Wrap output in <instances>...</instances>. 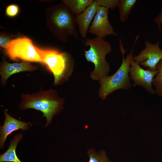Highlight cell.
<instances>
[{
    "instance_id": "cell-1",
    "label": "cell",
    "mask_w": 162,
    "mask_h": 162,
    "mask_svg": "<svg viewBox=\"0 0 162 162\" xmlns=\"http://www.w3.org/2000/svg\"><path fill=\"white\" fill-rule=\"evenodd\" d=\"M19 106L21 110L33 109L40 111L46 120V128L52 122L54 116L63 108L64 99L60 97L55 90L50 89L31 94H23Z\"/></svg>"
},
{
    "instance_id": "cell-2",
    "label": "cell",
    "mask_w": 162,
    "mask_h": 162,
    "mask_svg": "<svg viewBox=\"0 0 162 162\" xmlns=\"http://www.w3.org/2000/svg\"><path fill=\"white\" fill-rule=\"evenodd\" d=\"M138 38L139 36L137 35L133 48L126 58L124 57L125 50L123 47L120 49L122 60L116 72L111 75L104 77L99 81L100 85L98 93L100 98L105 99L109 94L116 90L119 89L128 90L132 86L130 81L129 70L131 63L134 60V48Z\"/></svg>"
},
{
    "instance_id": "cell-3",
    "label": "cell",
    "mask_w": 162,
    "mask_h": 162,
    "mask_svg": "<svg viewBox=\"0 0 162 162\" xmlns=\"http://www.w3.org/2000/svg\"><path fill=\"white\" fill-rule=\"evenodd\" d=\"M48 20L50 29L60 41L65 42L70 36L77 37L76 15L64 3L50 9Z\"/></svg>"
},
{
    "instance_id": "cell-4",
    "label": "cell",
    "mask_w": 162,
    "mask_h": 162,
    "mask_svg": "<svg viewBox=\"0 0 162 162\" xmlns=\"http://www.w3.org/2000/svg\"><path fill=\"white\" fill-rule=\"evenodd\" d=\"M82 41L86 46H89L88 50H84L85 58L87 62L92 63L94 66L90 76L94 80L100 81L108 76L110 71V64L106 57L111 51V46L108 41L98 37Z\"/></svg>"
},
{
    "instance_id": "cell-5",
    "label": "cell",
    "mask_w": 162,
    "mask_h": 162,
    "mask_svg": "<svg viewBox=\"0 0 162 162\" xmlns=\"http://www.w3.org/2000/svg\"><path fill=\"white\" fill-rule=\"evenodd\" d=\"M39 51L42 63L46 65L54 76L55 85L61 83L71 75L73 64L67 54L54 50L39 48Z\"/></svg>"
},
{
    "instance_id": "cell-6",
    "label": "cell",
    "mask_w": 162,
    "mask_h": 162,
    "mask_svg": "<svg viewBox=\"0 0 162 162\" xmlns=\"http://www.w3.org/2000/svg\"><path fill=\"white\" fill-rule=\"evenodd\" d=\"M38 49L30 39L24 37L12 40L5 50L6 54L13 60L20 59L29 62L42 63Z\"/></svg>"
},
{
    "instance_id": "cell-7",
    "label": "cell",
    "mask_w": 162,
    "mask_h": 162,
    "mask_svg": "<svg viewBox=\"0 0 162 162\" xmlns=\"http://www.w3.org/2000/svg\"><path fill=\"white\" fill-rule=\"evenodd\" d=\"M145 45V48L134 56V60L146 69L156 70L157 64L162 59V50L160 48L159 42L153 44L146 40Z\"/></svg>"
},
{
    "instance_id": "cell-8",
    "label": "cell",
    "mask_w": 162,
    "mask_h": 162,
    "mask_svg": "<svg viewBox=\"0 0 162 162\" xmlns=\"http://www.w3.org/2000/svg\"><path fill=\"white\" fill-rule=\"evenodd\" d=\"M157 73L156 70H151L142 68L139 63L132 61L129 68V75L133 83L132 86H141L152 94L155 93L152 86L154 78Z\"/></svg>"
},
{
    "instance_id": "cell-9",
    "label": "cell",
    "mask_w": 162,
    "mask_h": 162,
    "mask_svg": "<svg viewBox=\"0 0 162 162\" xmlns=\"http://www.w3.org/2000/svg\"><path fill=\"white\" fill-rule=\"evenodd\" d=\"M109 8L99 6L88 29L89 33L103 38L109 35L117 36L108 19Z\"/></svg>"
},
{
    "instance_id": "cell-10",
    "label": "cell",
    "mask_w": 162,
    "mask_h": 162,
    "mask_svg": "<svg viewBox=\"0 0 162 162\" xmlns=\"http://www.w3.org/2000/svg\"><path fill=\"white\" fill-rule=\"evenodd\" d=\"M5 119L2 125L0 127V148L2 149L8 136L12 132L19 130L22 131L27 130L29 128L31 122L18 120L9 114L7 111H4Z\"/></svg>"
},
{
    "instance_id": "cell-11",
    "label": "cell",
    "mask_w": 162,
    "mask_h": 162,
    "mask_svg": "<svg viewBox=\"0 0 162 162\" xmlns=\"http://www.w3.org/2000/svg\"><path fill=\"white\" fill-rule=\"evenodd\" d=\"M37 69V67L32 65L29 62L23 61L20 63H10L4 59L0 69L2 84L5 86L8 79L12 74L23 71H34Z\"/></svg>"
},
{
    "instance_id": "cell-12",
    "label": "cell",
    "mask_w": 162,
    "mask_h": 162,
    "mask_svg": "<svg viewBox=\"0 0 162 162\" xmlns=\"http://www.w3.org/2000/svg\"><path fill=\"white\" fill-rule=\"evenodd\" d=\"M100 6L97 0L93 2L80 14L76 16L79 33L83 38L86 37L89 25Z\"/></svg>"
},
{
    "instance_id": "cell-13",
    "label": "cell",
    "mask_w": 162,
    "mask_h": 162,
    "mask_svg": "<svg viewBox=\"0 0 162 162\" xmlns=\"http://www.w3.org/2000/svg\"><path fill=\"white\" fill-rule=\"evenodd\" d=\"M22 137V134H18L11 140L7 150L0 155V162H22L18 158L16 149Z\"/></svg>"
},
{
    "instance_id": "cell-14",
    "label": "cell",
    "mask_w": 162,
    "mask_h": 162,
    "mask_svg": "<svg viewBox=\"0 0 162 162\" xmlns=\"http://www.w3.org/2000/svg\"><path fill=\"white\" fill-rule=\"evenodd\" d=\"M93 0H64L63 3L67 5L75 15L83 12L94 2Z\"/></svg>"
},
{
    "instance_id": "cell-15",
    "label": "cell",
    "mask_w": 162,
    "mask_h": 162,
    "mask_svg": "<svg viewBox=\"0 0 162 162\" xmlns=\"http://www.w3.org/2000/svg\"><path fill=\"white\" fill-rule=\"evenodd\" d=\"M136 2V0H120L118 7L119 19L122 22H124L128 19Z\"/></svg>"
},
{
    "instance_id": "cell-16",
    "label": "cell",
    "mask_w": 162,
    "mask_h": 162,
    "mask_svg": "<svg viewBox=\"0 0 162 162\" xmlns=\"http://www.w3.org/2000/svg\"><path fill=\"white\" fill-rule=\"evenodd\" d=\"M157 73L153 78L152 85L155 87V92L157 95L162 96V59L156 66Z\"/></svg>"
},
{
    "instance_id": "cell-17",
    "label": "cell",
    "mask_w": 162,
    "mask_h": 162,
    "mask_svg": "<svg viewBox=\"0 0 162 162\" xmlns=\"http://www.w3.org/2000/svg\"><path fill=\"white\" fill-rule=\"evenodd\" d=\"M87 153L89 157L88 162H112L108 159L104 150L98 153L91 148L88 151Z\"/></svg>"
},
{
    "instance_id": "cell-18",
    "label": "cell",
    "mask_w": 162,
    "mask_h": 162,
    "mask_svg": "<svg viewBox=\"0 0 162 162\" xmlns=\"http://www.w3.org/2000/svg\"><path fill=\"white\" fill-rule=\"evenodd\" d=\"M100 6L113 9L118 7L120 0H97Z\"/></svg>"
},
{
    "instance_id": "cell-19",
    "label": "cell",
    "mask_w": 162,
    "mask_h": 162,
    "mask_svg": "<svg viewBox=\"0 0 162 162\" xmlns=\"http://www.w3.org/2000/svg\"><path fill=\"white\" fill-rule=\"evenodd\" d=\"M19 11V6L15 4H11L8 6L5 10L6 15L10 17L16 16Z\"/></svg>"
},
{
    "instance_id": "cell-20",
    "label": "cell",
    "mask_w": 162,
    "mask_h": 162,
    "mask_svg": "<svg viewBox=\"0 0 162 162\" xmlns=\"http://www.w3.org/2000/svg\"><path fill=\"white\" fill-rule=\"evenodd\" d=\"M14 35H8L4 34H2L0 36V46L4 49L9 42L12 40L11 38L15 36Z\"/></svg>"
},
{
    "instance_id": "cell-21",
    "label": "cell",
    "mask_w": 162,
    "mask_h": 162,
    "mask_svg": "<svg viewBox=\"0 0 162 162\" xmlns=\"http://www.w3.org/2000/svg\"><path fill=\"white\" fill-rule=\"evenodd\" d=\"M154 21L157 24L159 32L161 29L162 23V6L161 7V11L158 14L154 19Z\"/></svg>"
}]
</instances>
